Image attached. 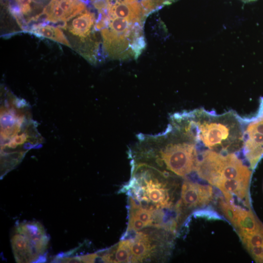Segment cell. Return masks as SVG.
Masks as SVG:
<instances>
[{
    "instance_id": "1",
    "label": "cell",
    "mask_w": 263,
    "mask_h": 263,
    "mask_svg": "<svg viewBox=\"0 0 263 263\" xmlns=\"http://www.w3.org/2000/svg\"><path fill=\"white\" fill-rule=\"evenodd\" d=\"M171 123L196 144L223 153L242 149L244 129L242 117L233 111L217 114L203 108L171 116Z\"/></svg>"
},
{
    "instance_id": "2",
    "label": "cell",
    "mask_w": 263,
    "mask_h": 263,
    "mask_svg": "<svg viewBox=\"0 0 263 263\" xmlns=\"http://www.w3.org/2000/svg\"><path fill=\"white\" fill-rule=\"evenodd\" d=\"M250 169L235 153L206 150L199 151L195 171L199 177L218 188L228 203L236 200L249 207Z\"/></svg>"
},
{
    "instance_id": "3",
    "label": "cell",
    "mask_w": 263,
    "mask_h": 263,
    "mask_svg": "<svg viewBox=\"0 0 263 263\" xmlns=\"http://www.w3.org/2000/svg\"><path fill=\"white\" fill-rule=\"evenodd\" d=\"M162 139L160 153L167 169L185 177L195 171L199 150L194 142L170 125Z\"/></svg>"
},
{
    "instance_id": "4",
    "label": "cell",
    "mask_w": 263,
    "mask_h": 263,
    "mask_svg": "<svg viewBox=\"0 0 263 263\" xmlns=\"http://www.w3.org/2000/svg\"><path fill=\"white\" fill-rule=\"evenodd\" d=\"M15 230L16 233L11 238V244L16 262L45 261L49 237L42 225L38 222L21 223Z\"/></svg>"
},
{
    "instance_id": "5",
    "label": "cell",
    "mask_w": 263,
    "mask_h": 263,
    "mask_svg": "<svg viewBox=\"0 0 263 263\" xmlns=\"http://www.w3.org/2000/svg\"><path fill=\"white\" fill-rule=\"evenodd\" d=\"M95 15L90 11L85 10L77 15L75 18L60 27L67 30L68 32L77 41L78 51L89 61H94L96 56L98 43L94 40L95 38Z\"/></svg>"
},
{
    "instance_id": "6",
    "label": "cell",
    "mask_w": 263,
    "mask_h": 263,
    "mask_svg": "<svg viewBox=\"0 0 263 263\" xmlns=\"http://www.w3.org/2000/svg\"><path fill=\"white\" fill-rule=\"evenodd\" d=\"M259 111L250 118H242L244 139V156L251 170L255 169L263 156V98Z\"/></svg>"
},
{
    "instance_id": "7",
    "label": "cell",
    "mask_w": 263,
    "mask_h": 263,
    "mask_svg": "<svg viewBox=\"0 0 263 263\" xmlns=\"http://www.w3.org/2000/svg\"><path fill=\"white\" fill-rule=\"evenodd\" d=\"M86 7L84 0H51L42 14L47 22L63 24L84 11Z\"/></svg>"
},
{
    "instance_id": "8",
    "label": "cell",
    "mask_w": 263,
    "mask_h": 263,
    "mask_svg": "<svg viewBox=\"0 0 263 263\" xmlns=\"http://www.w3.org/2000/svg\"><path fill=\"white\" fill-rule=\"evenodd\" d=\"M213 198V191L210 186L186 177L182 187L181 199L178 204L189 208L203 207L207 205Z\"/></svg>"
},
{
    "instance_id": "9",
    "label": "cell",
    "mask_w": 263,
    "mask_h": 263,
    "mask_svg": "<svg viewBox=\"0 0 263 263\" xmlns=\"http://www.w3.org/2000/svg\"><path fill=\"white\" fill-rule=\"evenodd\" d=\"M142 178L146 184L145 187L147 196L159 207H168L170 205L167 189L164 186L157 180H147L143 176Z\"/></svg>"
},
{
    "instance_id": "10",
    "label": "cell",
    "mask_w": 263,
    "mask_h": 263,
    "mask_svg": "<svg viewBox=\"0 0 263 263\" xmlns=\"http://www.w3.org/2000/svg\"><path fill=\"white\" fill-rule=\"evenodd\" d=\"M130 241L131 262L142 261L149 256L153 249L147 235L142 232H137L136 237Z\"/></svg>"
},
{
    "instance_id": "11",
    "label": "cell",
    "mask_w": 263,
    "mask_h": 263,
    "mask_svg": "<svg viewBox=\"0 0 263 263\" xmlns=\"http://www.w3.org/2000/svg\"><path fill=\"white\" fill-rule=\"evenodd\" d=\"M29 32L36 36L47 38L72 47L63 32L56 26L46 23H39L33 25L29 30Z\"/></svg>"
},
{
    "instance_id": "12",
    "label": "cell",
    "mask_w": 263,
    "mask_h": 263,
    "mask_svg": "<svg viewBox=\"0 0 263 263\" xmlns=\"http://www.w3.org/2000/svg\"><path fill=\"white\" fill-rule=\"evenodd\" d=\"M130 244V240H123L119 242L115 252L114 263H128L131 261Z\"/></svg>"
},
{
    "instance_id": "13",
    "label": "cell",
    "mask_w": 263,
    "mask_h": 263,
    "mask_svg": "<svg viewBox=\"0 0 263 263\" xmlns=\"http://www.w3.org/2000/svg\"><path fill=\"white\" fill-rule=\"evenodd\" d=\"M152 212L147 209L139 208H137L135 212L132 213L143 221L147 226H148L152 225L153 223Z\"/></svg>"
},
{
    "instance_id": "14",
    "label": "cell",
    "mask_w": 263,
    "mask_h": 263,
    "mask_svg": "<svg viewBox=\"0 0 263 263\" xmlns=\"http://www.w3.org/2000/svg\"><path fill=\"white\" fill-rule=\"evenodd\" d=\"M145 226H147V225L143 221L138 218L133 213H131L127 230L138 231Z\"/></svg>"
},
{
    "instance_id": "15",
    "label": "cell",
    "mask_w": 263,
    "mask_h": 263,
    "mask_svg": "<svg viewBox=\"0 0 263 263\" xmlns=\"http://www.w3.org/2000/svg\"><path fill=\"white\" fill-rule=\"evenodd\" d=\"M22 14L27 16L32 11V0H15Z\"/></svg>"
}]
</instances>
